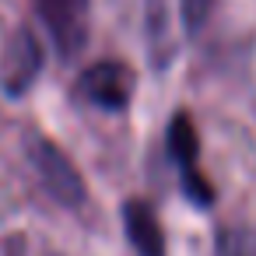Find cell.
Returning <instances> with one entry per match:
<instances>
[{
    "label": "cell",
    "mask_w": 256,
    "mask_h": 256,
    "mask_svg": "<svg viewBox=\"0 0 256 256\" xmlns=\"http://www.w3.org/2000/svg\"><path fill=\"white\" fill-rule=\"evenodd\" d=\"M28 162H32V168L39 172L42 186L53 193V200H60L64 207H78V204L84 200V182H81L74 162H70L53 140L32 134V137H28Z\"/></svg>",
    "instance_id": "cell-1"
},
{
    "label": "cell",
    "mask_w": 256,
    "mask_h": 256,
    "mask_svg": "<svg viewBox=\"0 0 256 256\" xmlns=\"http://www.w3.org/2000/svg\"><path fill=\"white\" fill-rule=\"evenodd\" d=\"M78 98L84 106H95V109H106V112H120L130 106V95H134V70L126 64H116V60H102L95 67H88L81 78H78Z\"/></svg>",
    "instance_id": "cell-2"
},
{
    "label": "cell",
    "mask_w": 256,
    "mask_h": 256,
    "mask_svg": "<svg viewBox=\"0 0 256 256\" xmlns=\"http://www.w3.org/2000/svg\"><path fill=\"white\" fill-rule=\"evenodd\" d=\"M36 11L60 50V56H78L88 42V0H36Z\"/></svg>",
    "instance_id": "cell-3"
},
{
    "label": "cell",
    "mask_w": 256,
    "mask_h": 256,
    "mask_svg": "<svg viewBox=\"0 0 256 256\" xmlns=\"http://www.w3.org/2000/svg\"><path fill=\"white\" fill-rule=\"evenodd\" d=\"M39 70H42V46L28 28H18L0 56V88L18 98L36 84Z\"/></svg>",
    "instance_id": "cell-4"
},
{
    "label": "cell",
    "mask_w": 256,
    "mask_h": 256,
    "mask_svg": "<svg viewBox=\"0 0 256 256\" xmlns=\"http://www.w3.org/2000/svg\"><path fill=\"white\" fill-rule=\"evenodd\" d=\"M168 151H172V162H176L179 172H182L186 193H190L196 204H210V200H214V190L207 186V179H204L200 168H196V151H200V144H196V130H193V123H190L186 112H176L172 123H168Z\"/></svg>",
    "instance_id": "cell-5"
},
{
    "label": "cell",
    "mask_w": 256,
    "mask_h": 256,
    "mask_svg": "<svg viewBox=\"0 0 256 256\" xmlns=\"http://www.w3.org/2000/svg\"><path fill=\"white\" fill-rule=\"evenodd\" d=\"M123 224H126V235H130V242H134V249L140 256H165L162 221H158V214H154V207L148 200H126Z\"/></svg>",
    "instance_id": "cell-6"
},
{
    "label": "cell",
    "mask_w": 256,
    "mask_h": 256,
    "mask_svg": "<svg viewBox=\"0 0 256 256\" xmlns=\"http://www.w3.org/2000/svg\"><path fill=\"white\" fill-rule=\"evenodd\" d=\"M218 256H256V232L252 228H224L218 235Z\"/></svg>",
    "instance_id": "cell-7"
},
{
    "label": "cell",
    "mask_w": 256,
    "mask_h": 256,
    "mask_svg": "<svg viewBox=\"0 0 256 256\" xmlns=\"http://www.w3.org/2000/svg\"><path fill=\"white\" fill-rule=\"evenodd\" d=\"M210 8H214V0H182V25H186L190 36H196L207 25Z\"/></svg>",
    "instance_id": "cell-8"
}]
</instances>
